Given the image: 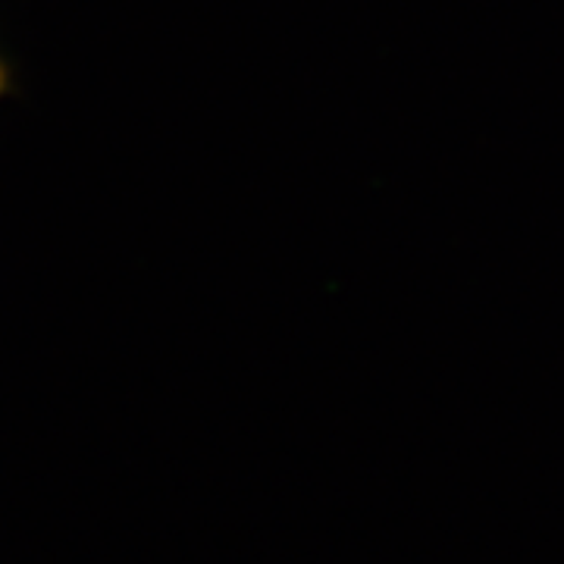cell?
<instances>
[{"label": "cell", "mask_w": 564, "mask_h": 564, "mask_svg": "<svg viewBox=\"0 0 564 564\" xmlns=\"http://www.w3.org/2000/svg\"><path fill=\"white\" fill-rule=\"evenodd\" d=\"M10 88H13V66H10V61H7L3 47H0V101L10 95Z\"/></svg>", "instance_id": "6da1fadb"}]
</instances>
